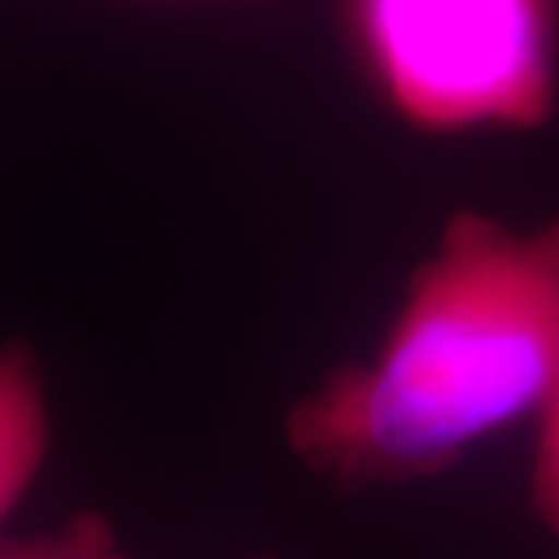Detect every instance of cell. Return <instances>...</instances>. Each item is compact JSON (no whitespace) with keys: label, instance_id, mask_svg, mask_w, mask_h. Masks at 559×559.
<instances>
[{"label":"cell","instance_id":"1","mask_svg":"<svg viewBox=\"0 0 559 559\" xmlns=\"http://www.w3.org/2000/svg\"><path fill=\"white\" fill-rule=\"evenodd\" d=\"M559 382V218L512 229L457 211L407 284L371 360L287 411V447L345 490L447 473L538 418Z\"/></svg>","mask_w":559,"mask_h":559},{"label":"cell","instance_id":"5","mask_svg":"<svg viewBox=\"0 0 559 559\" xmlns=\"http://www.w3.org/2000/svg\"><path fill=\"white\" fill-rule=\"evenodd\" d=\"M531 509L559 545V382L538 415V443L531 462Z\"/></svg>","mask_w":559,"mask_h":559},{"label":"cell","instance_id":"4","mask_svg":"<svg viewBox=\"0 0 559 559\" xmlns=\"http://www.w3.org/2000/svg\"><path fill=\"white\" fill-rule=\"evenodd\" d=\"M0 559H131L114 527L95 512H76L55 531L0 538Z\"/></svg>","mask_w":559,"mask_h":559},{"label":"cell","instance_id":"3","mask_svg":"<svg viewBox=\"0 0 559 559\" xmlns=\"http://www.w3.org/2000/svg\"><path fill=\"white\" fill-rule=\"evenodd\" d=\"M51 443L48 396L29 345L0 349V523L33 487Z\"/></svg>","mask_w":559,"mask_h":559},{"label":"cell","instance_id":"2","mask_svg":"<svg viewBox=\"0 0 559 559\" xmlns=\"http://www.w3.org/2000/svg\"><path fill=\"white\" fill-rule=\"evenodd\" d=\"M345 26L385 106L411 128L527 131L556 109V0H345Z\"/></svg>","mask_w":559,"mask_h":559}]
</instances>
